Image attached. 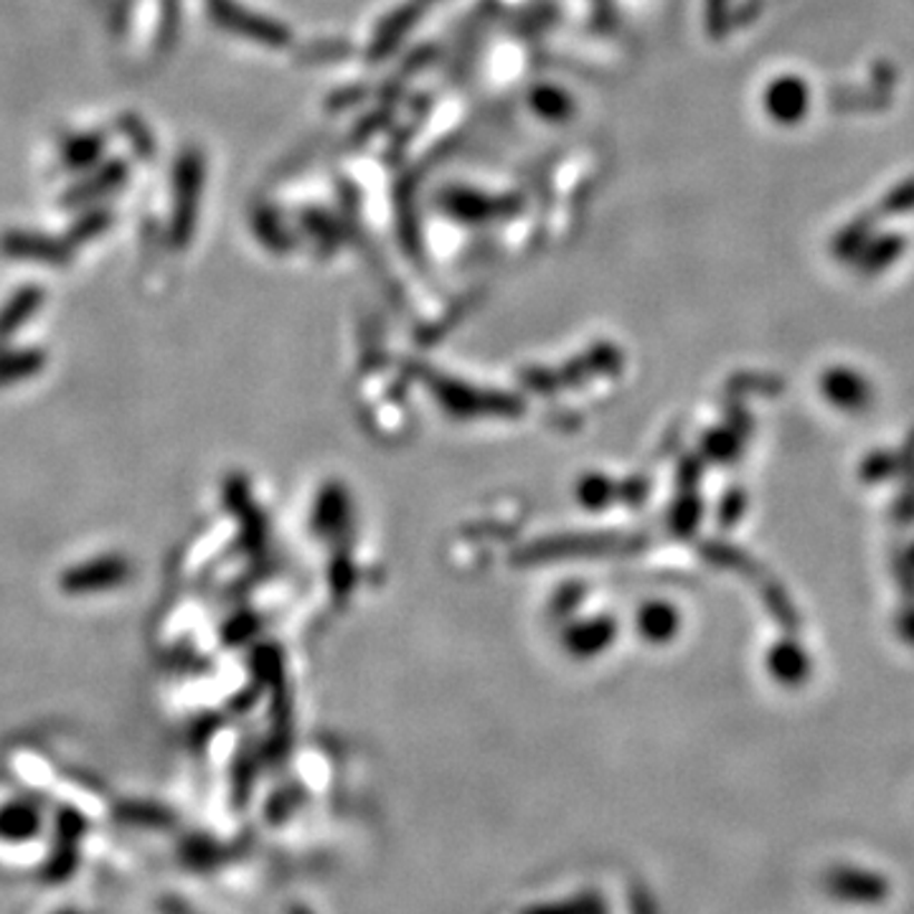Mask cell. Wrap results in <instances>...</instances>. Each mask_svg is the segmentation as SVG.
<instances>
[{"instance_id":"3957f363","label":"cell","mask_w":914,"mask_h":914,"mask_svg":"<svg viewBox=\"0 0 914 914\" xmlns=\"http://www.w3.org/2000/svg\"><path fill=\"white\" fill-rule=\"evenodd\" d=\"M125 178H127L125 163L113 161V163H107V166L99 168L97 173H91V176L85 183H79L77 188H71L64 201H67V206L89 204V201H97V198L107 196L109 191H115Z\"/></svg>"},{"instance_id":"e0dca14e","label":"cell","mask_w":914,"mask_h":914,"mask_svg":"<svg viewBox=\"0 0 914 914\" xmlns=\"http://www.w3.org/2000/svg\"><path fill=\"white\" fill-rule=\"evenodd\" d=\"M290 914H313V912H310V910H292Z\"/></svg>"},{"instance_id":"9c48e42d","label":"cell","mask_w":914,"mask_h":914,"mask_svg":"<svg viewBox=\"0 0 914 914\" xmlns=\"http://www.w3.org/2000/svg\"><path fill=\"white\" fill-rule=\"evenodd\" d=\"M123 577H125V564L117 560H105V562H95V564L85 566L81 572L69 574L64 582H67L69 590L81 592V587H85L87 592V590L99 587V584H103V587H109V584H117Z\"/></svg>"},{"instance_id":"5b68a950","label":"cell","mask_w":914,"mask_h":914,"mask_svg":"<svg viewBox=\"0 0 914 914\" xmlns=\"http://www.w3.org/2000/svg\"><path fill=\"white\" fill-rule=\"evenodd\" d=\"M198 181V163L194 155H186L181 158L178 166V212L176 222H173V234H176V242H181V236L186 240L188 229H191V196L196 191Z\"/></svg>"},{"instance_id":"9a60e30c","label":"cell","mask_w":914,"mask_h":914,"mask_svg":"<svg viewBox=\"0 0 914 914\" xmlns=\"http://www.w3.org/2000/svg\"><path fill=\"white\" fill-rule=\"evenodd\" d=\"M39 363V356L36 353H16L8 356V359H0V379H18L31 373Z\"/></svg>"},{"instance_id":"8992f818","label":"cell","mask_w":914,"mask_h":914,"mask_svg":"<svg viewBox=\"0 0 914 914\" xmlns=\"http://www.w3.org/2000/svg\"><path fill=\"white\" fill-rule=\"evenodd\" d=\"M6 252L16 254V257H31V260H46V262H64L67 260V250L61 244L46 240V236L16 232L6 236Z\"/></svg>"},{"instance_id":"277c9868","label":"cell","mask_w":914,"mask_h":914,"mask_svg":"<svg viewBox=\"0 0 914 914\" xmlns=\"http://www.w3.org/2000/svg\"><path fill=\"white\" fill-rule=\"evenodd\" d=\"M904 242L902 234H879V236H872L864 244V250L858 252L856 264L858 270L866 272V274H876L889 268V264L897 262L902 254H904Z\"/></svg>"},{"instance_id":"2e32d148","label":"cell","mask_w":914,"mask_h":914,"mask_svg":"<svg viewBox=\"0 0 914 914\" xmlns=\"http://www.w3.org/2000/svg\"><path fill=\"white\" fill-rule=\"evenodd\" d=\"M633 914H658L653 907V900L645 892L633 894Z\"/></svg>"},{"instance_id":"6da1fadb","label":"cell","mask_w":914,"mask_h":914,"mask_svg":"<svg viewBox=\"0 0 914 914\" xmlns=\"http://www.w3.org/2000/svg\"><path fill=\"white\" fill-rule=\"evenodd\" d=\"M823 892L846 904H882L889 900L892 886L879 872L862 866H834L823 874Z\"/></svg>"},{"instance_id":"30bf717a","label":"cell","mask_w":914,"mask_h":914,"mask_svg":"<svg viewBox=\"0 0 914 914\" xmlns=\"http://www.w3.org/2000/svg\"><path fill=\"white\" fill-rule=\"evenodd\" d=\"M521 914H610V912H607V902L602 900L597 892H582L572 900L534 904V907H528Z\"/></svg>"},{"instance_id":"7a4b0ae2","label":"cell","mask_w":914,"mask_h":914,"mask_svg":"<svg viewBox=\"0 0 914 914\" xmlns=\"http://www.w3.org/2000/svg\"><path fill=\"white\" fill-rule=\"evenodd\" d=\"M810 107V89L800 77H780L767 89V109L777 123L795 125L806 117Z\"/></svg>"},{"instance_id":"52a82bcc","label":"cell","mask_w":914,"mask_h":914,"mask_svg":"<svg viewBox=\"0 0 914 914\" xmlns=\"http://www.w3.org/2000/svg\"><path fill=\"white\" fill-rule=\"evenodd\" d=\"M39 826V810L26 806V803H13V806H6L0 810V838L13 840V844L33 838Z\"/></svg>"},{"instance_id":"4fadbf2b","label":"cell","mask_w":914,"mask_h":914,"mask_svg":"<svg viewBox=\"0 0 914 914\" xmlns=\"http://www.w3.org/2000/svg\"><path fill=\"white\" fill-rule=\"evenodd\" d=\"M879 212L886 216H900V214L914 212V178L900 183V186H894L889 194L882 198Z\"/></svg>"},{"instance_id":"7c38bea8","label":"cell","mask_w":914,"mask_h":914,"mask_svg":"<svg viewBox=\"0 0 914 914\" xmlns=\"http://www.w3.org/2000/svg\"><path fill=\"white\" fill-rule=\"evenodd\" d=\"M39 300H41V292L33 288L18 292L3 313H0V336H11L16 328L33 313L36 305H39Z\"/></svg>"},{"instance_id":"8fae6325","label":"cell","mask_w":914,"mask_h":914,"mask_svg":"<svg viewBox=\"0 0 914 914\" xmlns=\"http://www.w3.org/2000/svg\"><path fill=\"white\" fill-rule=\"evenodd\" d=\"M103 150H105V143L99 135H81L75 137V140L67 143V148H64V161H67L69 168H89L95 166V163L103 158Z\"/></svg>"},{"instance_id":"5bb4252c","label":"cell","mask_w":914,"mask_h":914,"mask_svg":"<svg viewBox=\"0 0 914 914\" xmlns=\"http://www.w3.org/2000/svg\"><path fill=\"white\" fill-rule=\"evenodd\" d=\"M109 222H113V214L107 212V208H95V212H89L85 218H81V222L75 226V232H71V236H75V240H91V236H97V234H103L105 229L109 226Z\"/></svg>"},{"instance_id":"ba28073f","label":"cell","mask_w":914,"mask_h":914,"mask_svg":"<svg viewBox=\"0 0 914 914\" xmlns=\"http://www.w3.org/2000/svg\"><path fill=\"white\" fill-rule=\"evenodd\" d=\"M874 236V218L864 214L856 216L854 222H848L840 232L834 236V244L830 250L838 260H856L858 252L864 250V244Z\"/></svg>"}]
</instances>
